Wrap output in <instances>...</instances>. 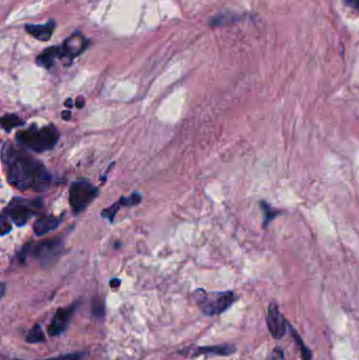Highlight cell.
<instances>
[{
    "label": "cell",
    "mask_w": 359,
    "mask_h": 360,
    "mask_svg": "<svg viewBox=\"0 0 359 360\" xmlns=\"http://www.w3.org/2000/svg\"><path fill=\"white\" fill-rule=\"evenodd\" d=\"M76 106L77 107H79V108H81L84 105H85V99H84V97H81V96H79V97H78L77 99H76Z\"/></svg>",
    "instance_id": "27"
},
{
    "label": "cell",
    "mask_w": 359,
    "mask_h": 360,
    "mask_svg": "<svg viewBox=\"0 0 359 360\" xmlns=\"http://www.w3.org/2000/svg\"><path fill=\"white\" fill-rule=\"evenodd\" d=\"M60 225V218L46 215L38 218L33 226V230L36 236H43L49 232L55 230Z\"/></svg>",
    "instance_id": "13"
},
{
    "label": "cell",
    "mask_w": 359,
    "mask_h": 360,
    "mask_svg": "<svg viewBox=\"0 0 359 360\" xmlns=\"http://www.w3.org/2000/svg\"><path fill=\"white\" fill-rule=\"evenodd\" d=\"M193 297L199 310L207 316L223 314L237 300L235 293L231 291L207 292L204 289H197Z\"/></svg>",
    "instance_id": "3"
},
{
    "label": "cell",
    "mask_w": 359,
    "mask_h": 360,
    "mask_svg": "<svg viewBox=\"0 0 359 360\" xmlns=\"http://www.w3.org/2000/svg\"><path fill=\"white\" fill-rule=\"evenodd\" d=\"M77 309V304L74 303L72 306H69L67 308H61L58 309L55 313V315L52 319V322L49 325L48 333L50 336H58L60 334L64 333L74 315V313Z\"/></svg>",
    "instance_id": "8"
},
{
    "label": "cell",
    "mask_w": 359,
    "mask_h": 360,
    "mask_svg": "<svg viewBox=\"0 0 359 360\" xmlns=\"http://www.w3.org/2000/svg\"><path fill=\"white\" fill-rule=\"evenodd\" d=\"M17 143L36 153L52 150L59 140V132L54 126L37 128L35 124L16 134Z\"/></svg>",
    "instance_id": "2"
},
{
    "label": "cell",
    "mask_w": 359,
    "mask_h": 360,
    "mask_svg": "<svg viewBox=\"0 0 359 360\" xmlns=\"http://www.w3.org/2000/svg\"><path fill=\"white\" fill-rule=\"evenodd\" d=\"M89 44L90 41L81 33L75 32L64 41L61 48L64 50L67 60L72 61L74 58L82 54Z\"/></svg>",
    "instance_id": "9"
},
{
    "label": "cell",
    "mask_w": 359,
    "mask_h": 360,
    "mask_svg": "<svg viewBox=\"0 0 359 360\" xmlns=\"http://www.w3.org/2000/svg\"><path fill=\"white\" fill-rule=\"evenodd\" d=\"M57 22L54 19L49 20L44 24H26V32L35 39L40 41H49L56 29Z\"/></svg>",
    "instance_id": "12"
},
{
    "label": "cell",
    "mask_w": 359,
    "mask_h": 360,
    "mask_svg": "<svg viewBox=\"0 0 359 360\" xmlns=\"http://www.w3.org/2000/svg\"><path fill=\"white\" fill-rule=\"evenodd\" d=\"M347 4L350 5L352 8L359 11V0H346Z\"/></svg>",
    "instance_id": "25"
},
{
    "label": "cell",
    "mask_w": 359,
    "mask_h": 360,
    "mask_svg": "<svg viewBox=\"0 0 359 360\" xmlns=\"http://www.w3.org/2000/svg\"><path fill=\"white\" fill-rule=\"evenodd\" d=\"M92 313L97 318L104 316V303L100 298H95L92 301Z\"/></svg>",
    "instance_id": "19"
},
{
    "label": "cell",
    "mask_w": 359,
    "mask_h": 360,
    "mask_svg": "<svg viewBox=\"0 0 359 360\" xmlns=\"http://www.w3.org/2000/svg\"><path fill=\"white\" fill-rule=\"evenodd\" d=\"M65 104H66L67 107H72V106H73V104H72V99L69 98V99L65 102Z\"/></svg>",
    "instance_id": "29"
},
{
    "label": "cell",
    "mask_w": 359,
    "mask_h": 360,
    "mask_svg": "<svg viewBox=\"0 0 359 360\" xmlns=\"http://www.w3.org/2000/svg\"><path fill=\"white\" fill-rule=\"evenodd\" d=\"M2 159L8 168V181L19 190L46 191L52 182V176L44 164L22 150L5 143Z\"/></svg>",
    "instance_id": "1"
},
{
    "label": "cell",
    "mask_w": 359,
    "mask_h": 360,
    "mask_svg": "<svg viewBox=\"0 0 359 360\" xmlns=\"http://www.w3.org/2000/svg\"><path fill=\"white\" fill-rule=\"evenodd\" d=\"M25 340L29 343H39V342L44 341L45 340V336H44V333L42 331L41 325L40 324H36L32 328H31V331L26 335Z\"/></svg>",
    "instance_id": "16"
},
{
    "label": "cell",
    "mask_w": 359,
    "mask_h": 360,
    "mask_svg": "<svg viewBox=\"0 0 359 360\" xmlns=\"http://www.w3.org/2000/svg\"><path fill=\"white\" fill-rule=\"evenodd\" d=\"M61 59H67L64 50H62L61 45L60 46L55 45V46H51V48L45 49L37 57L36 64L41 68L50 70L52 67H54L57 60H61Z\"/></svg>",
    "instance_id": "11"
},
{
    "label": "cell",
    "mask_w": 359,
    "mask_h": 360,
    "mask_svg": "<svg viewBox=\"0 0 359 360\" xmlns=\"http://www.w3.org/2000/svg\"><path fill=\"white\" fill-rule=\"evenodd\" d=\"M265 321H267L269 332L274 339H282L286 335L289 322L280 313L276 302L273 301L270 303L267 311V316H265Z\"/></svg>",
    "instance_id": "7"
},
{
    "label": "cell",
    "mask_w": 359,
    "mask_h": 360,
    "mask_svg": "<svg viewBox=\"0 0 359 360\" xmlns=\"http://www.w3.org/2000/svg\"><path fill=\"white\" fill-rule=\"evenodd\" d=\"M142 199L143 197L139 193H133L131 196L121 197L119 199V202L121 203L122 207H133L139 205V203L142 202Z\"/></svg>",
    "instance_id": "17"
},
{
    "label": "cell",
    "mask_w": 359,
    "mask_h": 360,
    "mask_svg": "<svg viewBox=\"0 0 359 360\" xmlns=\"http://www.w3.org/2000/svg\"><path fill=\"white\" fill-rule=\"evenodd\" d=\"M62 250H64V242H62V240L60 238H53L39 242L37 245H35L32 254L40 265L46 268L54 264L58 260L62 253Z\"/></svg>",
    "instance_id": "6"
},
{
    "label": "cell",
    "mask_w": 359,
    "mask_h": 360,
    "mask_svg": "<svg viewBox=\"0 0 359 360\" xmlns=\"http://www.w3.org/2000/svg\"><path fill=\"white\" fill-rule=\"evenodd\" d=\"M12 230V226L10 224L9 218L3 214L2 218H0V231H2V236H6L8 233H10Z\"/></svg>",
    "instance_id": "21"
},
{
    "label": "cell",
    "mask_w": 359,
    "mask_h": 360,
    "mask_svg": "<svg viewBox=\"0 0 359 360\" xmlns=\"http://www.w3.org/2000/svg\"><path fill=\"white\" fill-rule=\"evenodd\" d=\"M268 360H285L284 352L279 348H276Z\"/></svg>",
    "instance_id": "24"
},
{
    "label": "cell",
    "mask_w": 359,
    "mask_h": 360,
    "mask_svg": "<svg viewBox=\"0 0 359 360\" xmlns=\"http://www.w3.org/2000/svg\"><path fill=\"white\" fill-rule=\"evenodd\" d=\"M0 122H2V128L4 130H6L7 132L12 131L15 128L21 127V126H23V123H24L17 115H15V114H6V115H4L2 117V120H0Z\"/></svg>",
    "instance_id": "14"
},
{
    "label": "cell",
    "mask_w": 359,
    "mask_h": 360,
    "mask_svg": "<svg viewBox=\"0 0 359 360\" xmlns=\"http://www.w3.org/2000/svg\"><path fill=\"white\" fill-rule=\"evenodd\" d=\"M120 207H122V206H121V203H120L119 201L116 202V203H114L113 206L104 209V210L101 212V217L104 218V219H107V220L110 221V223H113V221H114V218H115V216H116L118 210L120 209Z\"/></svg>",
    "instance_id": "18"
},
{
    "label": "cell",
    "mask_w": 359,
    "mask_h": 360,
    "mask_svg": "<svg viewBox=\"0 0 359 360\" xmlns=\"http://www.w3.org/2000/svg\"><path fill=\"white\" fill-rule=\"evenodd\" d=\"M70 206L75 215L81 214L99 194L98 189L87 180L75 181L70 187Z\"/></svg>",
    "instance_id": "5"
},
{
    "label": "cell",
    "mask_w": 359,
    "mask_h": 360,
    "mask_svg": "<svg viewBox=\"0 0 359 360\" xmlns=\"http://www.w3.org/2000/svg\"><path fill=\"white\" fill-rule=\"evenodd\" d=\"M31 250H32V242H29L17 253V259L20 262H24L26 260L29 254L31 253Z\"/></svg>",
    "instance_id": "22"
},
{
    "label": "cell",
    "mask_w": 359,
    "mask_h": 360,
    "mask_svg": "<svg viewBox=\"0 0 359 360\" xmlns=\"http://www.w3.org/2000/svg\"><path fill=\"white\" fill-rule=\"evenodd\" d=\"M262 208L264 209V214L268 216L267 218H265V224L268 225L270 223V220H272V219L275 217V212H274V210H272L269 207V205H263Z\"/></svg>",
    "instance_id": "23"
},
{
    "label": "cell",
    "mask_w": 359,
    "mask_h": 360,
    "mask_svg": "<svg viewBox=\"0 0 359 360\" xmlns=\"http://www.w3.org/2000/svg\"><path fill=\"white\" fill-rule=\"evenodd\" d=\"M43 208V200L37 198L35 200H27L23 198H14L4 213L17 227H23L29 219Z\"/></svg>",
    "instance_id": "4"
},
{
    "label": "cell",
    "mask_w": 359,
    "mask_h": 360,
    "mask_svg": "<svg viewBox=\"0 0 359 360\" xmlns=\"http://www.w3.org/2000/svg\"><path fill=\"white\" fill-rule=\"evenodd\" d=\"M236 352V348L233 344H217V346L197 347L184 350V355L199 356V355H212V356H230Z\"/></svg>",
    "instance_id": "10"
},
{
    "label": "cell",
    "mask_w": 359,
    "mask_h": 360,
    "mask_svg": "<svg viewBox=\"0 0 359 360\" xmlns=\"http://www.w3.org/2000/svg\"><path fill=\"white\" fill-rule=\"evenodd\" d=\"M2 288H3V291H2V296H4V295H5V292H6V285H5V284H3Z\"/></svg>",
    "instance_id": "30"
},
{
    "label": "cell",
    "mask_w": 359,
    "mask_h": 360,
    "mask_svg": "<svg viewBox=\"0 0 359 360\" xmlns=\"http://www.w3.org/2000/svg\"><path fill=\"white\" fill-rule=\"evenodd\" d=\"M84 356H85V352H74L71 354L61 355V356L44 359V360H82Z\"/></svg>",
    "instance_id": "20"
},
{
    "label": "cell",
    "mask_w": 359,
    "mask_h": 360,
    "mask_svg": "<svg viewBox=\"0 0 359 360\" xmlns=\"http://www.w3.org/2000/svg\"><path fill=\"white\" fill-rule=\"evenodd\" d=\"M289 327L291 328L292 335H293V338H294L295 342L297 343V346H298V348L300 350V355H301L302 360H313V354H312V351L306 346V343L303 342V340L301 339L299 334L296 332L295 328L290 323H289Z\"/></svg>",
    "instance_id": "15"
},
{
    "label": "cell",
    "mask_w": 359,
    "mask_h": 360,
    "mask_svg": "<svg viewBox=\"0 0 359 360\" xmlns=\"http://www.w3.org/2000/svg\"><path fill=\"white\" fill-rule=\"evenodd\" d=\"M119 286H120V280H119V279L114 278V279H112V280L110 281V287H111V288L116 289V288H118Z\"/></svg>",
    "instance_id": "26"
},
{
    "label": "cell",
    "mask_w": 359,
    "mask_h": 360,
    "mask_svg": "<svg viewBox=\"0 0 359 360\" xmlns=\"http://www.w3.org/2000/svg\"><path fill=\"white\" fill-rule=\"evenodd\" d=\"M61 117L64 120H70L72 117V113H71V111H64L61 113Z\"/></svg>",
    "instance_id": "28"
}]
</instances>
